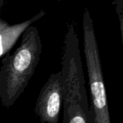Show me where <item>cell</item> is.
<instances>
[{
    "instance_id": "cell-1",
    "label": "cell",
    "mask_w": 123,
    "mask_h": 123,
    "mask_svg": "<svg viewBox=\"0 0 123 123\" xmlns=\"http://www.w3.org/2000/svg\"><path fill=\"white\" fill-rule=\"evenodd\" d=\"M62 123H96L93 108L89 103L79 39L73 23H68L62 57Z\"/></svg>"
},
{
    "instance_id": "cell-2",
    "label": "cell",
    "mask_w": 123,
    "mask_h": 123,
    "mask_svg": "<svg viewBox=\"0 0 123 123\" xmlns=\"http://www.w3.org/2000/svg\"><path fill=\"white\" fill-rule=\"evenodd\" d=\"M41 51L38 31L31 25L23 33L18 49L4 56L0 68V101L6 108L11 107L24 92L39 62Z\"/></svg>"
},
{
    "instance_id": "cell-3",
    "label": "cell",
    "mask_w": 123,
    "mask_h": 123,
    "mask_svg": "<svg viewBox=\"0 0 123 123\" xmlns=\"http://www.w3.org/2000/svg\"><path fill=\"white\" fill-rule=\"evenodd\" d=\"M88 69L91 104L93 108L96 123H111L106 91L99 51L89 49L85 53Z\"/></svg>"
},
{
    "instance_id": "cell-4",
    "label": "cell",
    "mask_w": 123,
    "mask_h": 123,
    "mask_svg": "<svg viewBox=\"0 0 123 123\" xmlns=\"http://www.w3.org/2000/svg\"><path fill=\"white\" fill-rule=\"evenodd\" d=\"M62 104V71L52 73L38 94L35 106V114L41 123H59Z\"/></svg>"
},
{
    "instance_id": "cell-5",
    "label": "cell",
    "mask_w": 123,
    "mask_h": 123,
    "mask_svg": "<svg viewBox=\"0 0 123 123\" xmlns=\"http://www.w3.org/2000/svg\"><path fill=\"white\" fill-rule=\"evenodd\" d=\"M46 15L44 10H41L31 18L15 25H9L0 31V58L6 55L16 43L19 37L34 22L40 20Z\"/></svg>"
},
{
    "instance_id": "cell-6",
    "label": "cell",
    "mask_w": 123,
    "mask_h": 123,
    "mask_svg": "<svg viewBox=\"0 0 123 123\" xmlns=\"http://www.w3.org/2000/svg\"><path fill=\"white\" fill-rule=\"evenodd\" d=\"M112 5L114 6L119 23V28L121 32V38L122 42L123 44V0H114Z\"/></svg>"
},
{
    "instance_id": "cell-7",
    "label": "cell",
    "mask_w": 123,
    "mask_h": 123,
    "mask_svg": "<svg viewBox=\"0 0 123 123\" xmlns=\"http://www.w3.org/2000/svg\"><path fill=\"white\" fill-rule=\"evenodd\" d=\"M10 24L7 23L6 21L2 20L1 18H0V31H1L2 30H3L5 28H6L7 26H8Z\"/></svg>"
},
{
    "instance_id": "cell-8",
    "label": "cell",
    "mask_w": 123,
    "mask_h": 123,
    "mask_svg": "<svg viewBox=\"0 0 123 123\" xmlns=\"http://www.w3.org/2000/svg\"><path fill=\"white\" fill-rule=\"evenodd\" d=\"M5 2V0H0V10H1V9L4 6Z\"/></svg>"
},
{
    "instance_id": "cell-9",
    "label": "cell",
    "mask_w": 123,
    "mask_h": 123,
    "mask_svg": "<svg viewBox=\"0 0 123 123\" xmlns=\"http://www.w3.org/2000/svg\"><path fill=\"white\" fill-rule=\"evenodd\" d=\"M56 1H61V0H56Z\"/></svg>"
}]
</instances>
